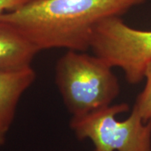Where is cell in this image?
Instances as JSON below:
<instances>
[{"mask_svg": "<svg viewBox=\"0 0 151 151\" xmlns=\"http://www.w3.org/2000/svg\"><path fill=\"white\" fill-rule=\"evenodd\" d=\"M111 67L97 56L67 50L57 62L55 83L71 117L111 105L120 92Z\"/></svg>", "mask_w": 151, "mask_h": 151, "instance_id": "cell-2", "label": "cell"}, {"mask_svg": "<svg viewBox=\"0 0 151 151\" xmlns=\"http://www.w3.org/2000/svg\"><path fill=\"white\" fill-rule=\"evenodd\" d=\"M148 0H29L0 20L16 27L39 51L52 48L86 52L94 27L120 17Z\"/></svg>", "mask_w": 151, "mask_h": 151, "instance_id": "cell-1", "label": "cell"}, {"mask_svg": "<svg viewBox=\"0 0 151 151\" xmlns=\"http://www.w3.org/2000/svg\"><path fill=\"white\" fill-rule=\"evenodd\" d=\"M35 78L32 67L15 71H0V129L8 132L20 98Z\"/></svg>", "mask_w": 151, "mask_h": 151, "instance_id": "cell-6", "label": "cell"}, {"mask_svg": "<svg viewBox=\"0 0 151 151\" xmlns=\"http://www.w3.org/2000/svg\"><path fill=\"white\" fill-rule=\"evenodd\" d=\"M28 1L29 0H0V16L19 8Z\"/></svg>", "mask_w": 151, "mask_h": 151, "instance_id": "cell-8", "label": "cell"}, {"mask_svg": "<svg viewBox=\"0 0 151 151\" xmlns=\"http://www.w3.org/2000/svg\"><path fill=\"white\" fill-rule=\"evenodd\" d=\"M128 110L127 104H119L71 117V128L78 139L91 141L94 151H151V120L143 121L134 107L126 120H117Z\"/></svg>", "mask_w": 151, "mask_h": 151, "instance_id": "cell-3", "label": "cell"}, {"mask_svg": "<svg viewBox=\"0 0 151 151\" xmlns=\"http://www.w3.org/2000/svg\"><path fill=\"white\" fill-rule=\"evenodd\" d=\"M6 133V132H4L1 129H0V148L3 146L4 143L5 141Z\"/></svg>", "mask_w": 151, "mask_h": 151, "instance_id": "cell-9", "label": "cell"}, {"mask_svg": "<svg viewBox=\"0 0 151 151\" xmlns=\"http://www.w3.org/2000/svg\"><path fill=\"white\" fill-rule=\"evenodd\" d=\"M144 78L146 86L138 96L134 107L137 109L143 120L148 122L151 120V62L147 66Z\"/></svg>", "mask_w": 151, "mask_h": 151, "instance_id": "cell-7", "label": "cell"}, {"mask_svg": "<svg viewBox=\"0 0 151 151\" xmlns=\"http://www.w3.org/2000/svg\"><path fill=\"white\" fill-rule=\"evenodd\" d=\"M90 49L111 67L122 69L129 83L138 84L151 62V31L134 29L120 17H111L94 27Z\"/></svg>", "mask_w": 151, "mask_h": 151, "instance_id": "cell-4", "label": "cell"}, {"mask_svg": "<svg viewBox=\"0 0 151 151\" xmlns=\"http://www.w3.org/2000/svg\"><path fill=\"white\" fill-rule=\"evenodd\" d=\"M39 52L13 24L0 20V71H15L32 67Z\"/></svg>", "mask_w": 151, "mask_h": 151, "instance_id": "cell-5", "label": "cell"}]
</instances>
